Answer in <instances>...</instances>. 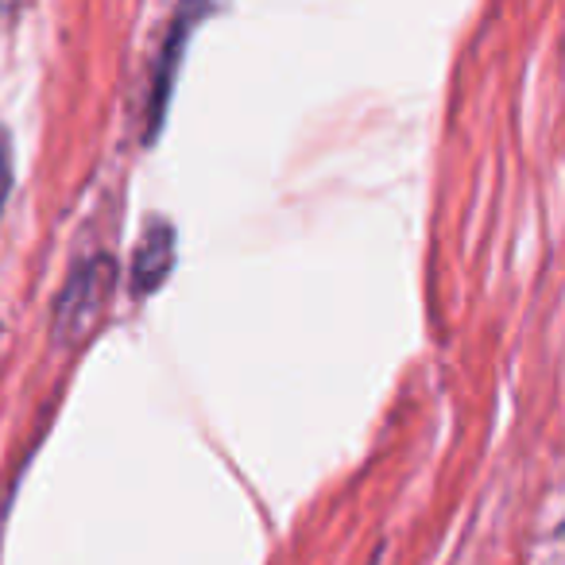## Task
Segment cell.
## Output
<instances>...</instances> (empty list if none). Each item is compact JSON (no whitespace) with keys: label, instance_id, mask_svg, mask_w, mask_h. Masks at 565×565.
I'll return each mask as SVG.
<instances>
[{"label":"cell","instance_id":"3","mask_svg":"<svg viewBox=\"0 0 565 565\" xmlns=\"http://www.w3.org/2000/svg\"><path fill=\"white\" fill-rule=\"evenodd\" d=\"M174 267V228L167 221H151L143 228L140 244H136V256H132V291L140 295H151L159 291L167 282Z\"/></svg>","mask_w":565,"mask_h":565},{"label":"cell","instance_id":"2","mask_svg":"<svg viewBox=\"0 0 565 565\" xmlns=\"http://www.w3.org/2000/svg\"><path fill=\"white\" fill-rule=\"evenodd\" d=\"M210 4H213V0H182L179 17H174L171 35H167V47H163V55H159L156 89H151V132H148V140L159 132V125H163L167 97H171V82H174V71H179V58H182V43H186L190 28H194L198 20L210 12Z\"/></svg>","mask_w":565,"mask_h":565},{"label":"cell","instance_id":"4","mask_svg":"<svg viewBox=\"0 0 565 565\" xmlns=\"http://www.w3.org/2000/svg\"><path fill=\"white\" fill-rule=\"evenodd\" d=\"M9 190H12V163H9V140L0 136V210L9 202Z\"/></svg>","mask_w":565,"mask_h":565},{"label":"cell","instance_id":"1","mask_svg":"<svg viewBox=\"0 0 565 565\" xmlns=\"http://www.w3.org/2000/svg\"><path fill=\"white\" fill-rule=\"evenodd\" d=\"M113 291V259L109 256H94L71 275L63 299L55 310V338L58 341H82L94 322L102 318L105 302Z\"/></svg>","mask_w":565,"mask_h":565}]
</instances>
